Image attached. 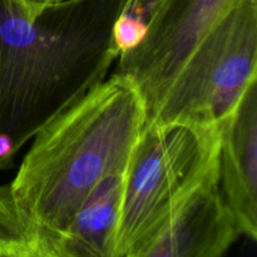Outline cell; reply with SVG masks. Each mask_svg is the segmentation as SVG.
<instances>
[{"instance_id": "cell-7", "label": "cell", "mask_w": 257, "mask_h": 257, "mask_svg": "<svg viewBox=\"0 0 257 257\" xmlns=\"http://www.w3.org/2000/svg\"><path fill=\"white\" fill-rule=\"evenodd\" d=\"M218 176L241 235L257 240V84L220 124Z\"/></svg>"}, {"instance_id": "cell-9", "label": "cell", "mask_w": 257, "mask_h": 257, "mask_svg": "<svg viewBox=\"0 0 257 257\" xmlns=\"http://www.w3.org/2000/svg\"><path fill=\"white\" fill-rule=\"evenodd\" d=\"M60 232L35 222L10 185L0 186V257H59Z\"/></svg>"}, {"instance_id": "cell-11", "label": "cell", "mask_w": 257, "mask_h": 257, "mask_svg": "<svg viewBox=\"0 0 257 257\" xmlns=\"http://www.w3.org/2000/svg\"><path fill=\"white\" fill-rule=\"evenodd\" d=\"M23 4L25 5L29 13L32 15H37L38 13L42 12L44 8L49 7V5L55 4L58 2H62V0H20Z\"/></svg>"}, {"instance_id": "cell-8", "label": "cell", "mask_w": 257, "mask_h": 257, "mask_svg": "<svg viewBox=\"0 0 257 257\" xmlns=\"http://www.w3.org/2000/svg\"><path fill=\"white\" fill-rule=\"evenodd\" d=\"M127 170L103 178L60 231V257H115Z\"/></svg>"}, {"instance_id": "cell-4", "label": "cell", "mask_w": 257, "mask_h": 257, "mask_svg": "<svg viewBox=\"0 0 257 257\" xmlns=\"http://www.w3.org/2000/svg\"><path fill=\"white\" fill-rule=\"evenodd\" d=\"M257 79V0H243L191 52L147 122L220 125Z\"/></svg>"}, {"instance_id": "cell-1", "label": "cell", "mask_w": 257, "mask_h": 257, "mask_svg": "<svg viewBox=\"0 0 257 257\" xmlns=\"http://www.w3.org/2000/svg\"><path fill=\"white\" fill-rule=\"evenodd\" d=\"M130 0H62L32 15L0 0V171L47 123L107 78L113 23Z\"/></svg>"}, {"instance_id": "cell-5", "label": "cell", "mask_w": 257, "mask_h": 257, "mask_svg": "<svg viewBox=\"0 0 257 257\" xmlns=\"http://www.w3.org/2000/svg\"><path fill=\"white\" fill-rule=\"evenodd\" d=\"M243 0H166L148 22L142 44L118 57L145 99L147 118L160 104L185 60L202 38Z\"/></svg>"}, {"instance_id": "cell-3", "label": "cell", "mask_w": 257, "mask_h": 257, "mask_svg": "<svg viewBox=\"0 0 257 257\" xmlns=\"http://www.w3.org/2000/svg\"><path fill=\"white\" fill-rule=\"evenodd\" d=\"M220 125L147 122L128 165L115 257H141L187 196L218 168Z\"/></svg>"}, {"instance_id": "cell-6", "label": "cell", "mask_w": 257, "mask_h": 257, "mask_svg": "<svg viewBox=\"0 0 257 257\" xmlns=\"http://www.w3.org/2000/svg\"><path fill=\"white\" fill-rule=\"evenodd\" d=\"M240 236L217 168L176 208L141 257H220Z\"/></svg>"}, {"instance_id": "cell-10", "label": "cell", "mask_w": 257, "mask_h": 257, "mask_svg": "<svg viewBox=\"0 0 257 257\" xmlns=\"http://www.w3.org/2000/svg\"><path fill=\"white\" fill-rule=\"evenodd\" d=\"M148 33V23L127 12V8L113 23L112 39L118 53L123 54L142 44Z\"/></svg>"}, {"instance_id": "cell-2", "label": "cell", "mask_w": 257, "mask_h": 257, "mask_svg": "<svg viewBox=\"0 0 257 257\" xmlns=\"http://www.w3.org/2000/svg\"><path fill=\"white\" fill-rule=\"evenodd\" d=\"M146 123L137 85L114 72L38 131L13 195L35 222L60 232L103 178L127 170Z\"/></svg>"}]
</instances>
